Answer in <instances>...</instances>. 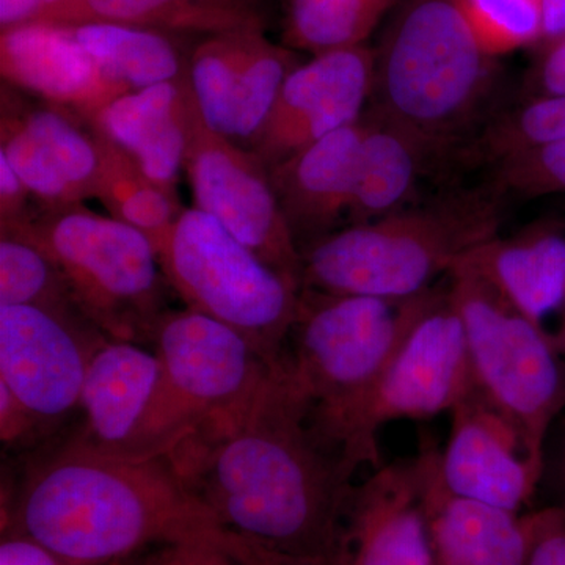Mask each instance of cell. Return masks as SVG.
I'll list each match as a JSON object with an SVG mask.
<instances>
[{
	"mask_svg": "<svg viewBox=\"0 0 565 565\" xmlns=\"http://www.w3.org/2000/svg\"><path fill=\"white\" fill-rule=\"evenodd\" d=\"M184 484L269 565H334L360 465L278 371L169 452Z\"/></svg>",
	"mask_w": 565,
	"mask_h": 565,
	"instance_id": "obj_1",
	"label": "cell"
},
{
	"mask_svg": "<svg viewBox=\"0 0 565 565\" xmlns=\"http://www.w3.org/2000/svg\"><path fill=\"white\" fill-rule=\"evenodd\" d=\"M7 527L73 565H110L173 546L269 565L221 525L169 456H109L73 438L29 465L10 501Z\"/></svg>",
	"mask_w": 565,
	"mask_h": 565,
	"instance_id": "obj_2",
	"label": "cell"
},
{
	"mask_svg": "<svg viewBox=\"0 0 565 565\" xmlns=\"http://www.w3.org/2000/svg\"><path fill=\"white\" fill-rule=\"evenodd\" d=\"M498 77L457 0H403L374 50L367 110L455 162L490 117Z\"/></svg>",
	"mask_w": 565,
	"mask_h": 565,
	"instance_id": "obj_3",
	"label": "cell"
},
{
	"mask_svg": "<svg viewBox=\"0 0 565 565\" xmlns=\"http://www.w3.org/2000/svg\"><path fill=\"white\" fill-rule=\"evenodd\" d=\"M435 288L403 300L300 289L277 371L360 467L370 463L360 441L364 407Z\"/></svg>",
	"mask_w": 565,
	"mask_h": 565,
	"instance_id": "obj_4",
	"label": "cell"
},
{
	"mask_svg": "<svg viewBox=\"0 0 565 565\" xmlns=\"http://www.w3.org/2000/svg\"><path fill=\"white\" fill-rule=\"evenodd\" d=\"M503 199L489 185L441 193L379 221L345 225L302 252V288L411 299L500 232Z\"/></svg>",
	"mask_w": 565,
	"mask_h": 565,
	"instance_id": "obj_5",
	"label": "cell"
},
{
	"mask_svg": "<svg viewBox=\"0 0 565 565\" xmlns=\"http://www.w3.org/2000/svg\"><path fill=\"white\" fill-rule=\"evenodd\" d=\"M0 232L21 234L50 256L81 313L107 340L152 344L172 288L139 230L76 204L39 210L32 221Z\"/></svg>",
	"mask_w": 565,
	"mask_h": 565,
	"instance_id": "obj_6",
	"label": "cell"
},
{
	"mask_svg": "<svg viewBox=\"0 0 565 565\" xmlns=\"http://www.w3.org/2000/svg\"><path fill=\"white\" fill-rule=\"evenodd\" d=\"M448 289L463 322L476 390L514 427L544 473L546 441L565 414V360L552 333L467 259L452 267Z\"/></svg>",
	"mask_w": 565,
	"mask_h": 565,
	"instance_id": "obj_7",
	"label": "cell"
},
{
	"mask_svg": "<svg viewBox=\"0 0 565 565\" xmlns=\"http://www.w3.org/2000/svg\"><path fill=\"white\" fill-rule=\"evenodd\" d=\"M158 258L185 307L232 327L278 370L299 286L199 207H185L158 248Z\"/></svg>",
	"mask_w": 565,
	"mask_h": 565,
	"instance_id": "obj_8",
	"label": "cell"
},
{
	"mask_svg": "<svg viewBox=\"0 0 565 565\" xmlns=\"http://www.w3.org/2000/svg\"><path fill=\"white\" fill-rule=\"evenodd\" d=\"M77 444L117 457L167 456L189 433L154 351L106 340L93 353L82 388Z\"/></svg>",
	"mask_w": 565,
	"mask_h": 565,
	"instance_id": "obj_9",
	"label": "cell"
},
{
	"mask_svg": "<svg viewBox=\"0 0 565 565\" xmlns=\"http://www.w3.org/2000/svg\"><path fill=\"white\" fill-rule=\"evenodd\" d=\"M475 388L463 322L445 277L364 407L360 441L370 465L381 467L377 433L384 424L451 414Z\"/></svg>",
	"mask_w": 565,
	"mask_h": 565,
	"instance_id": "obj_10",
	"label": "cell"
},
{
	"mask_svg": "<svg viewBox=\"0 0 565 565\" xmlns=\"http://www.w3.org/2000/svg\"><path fill=\"white\" fill-rule=\"evenodd\" d=\"M184 170L195 207L302 289V255L278 204L269 169L258 154L211 131L196 111Z\"/></svg>",
	"mask_w": 565,
	"mask_h": 565,
	"instance_id": "obj_11",
	"label": "cell"
},
{
	"mask_svg": "<svg viewBox=\"0 0 565 565\" xmlns=\"http://www.w3.org/2000/svg\"><path fill=\"white\" fill-rule=\"evenodd\" d=\"M152 348L192 430L243 407L275 371L243 334L188 307L163 315Z\"/></svg>",
	"mask_w": 565,
	"mask_h": 565,
	"instance_id": "obj_12",
	"label": "cell"
},
{
	"mask_svg": "<svg viewBox=\"0 0 565 565\" xmlns=\"http://www.w3.org/2000/svg\"><path fill=\"white\" fill-rule=\"evenodd\" d=\"M107 338L90 322L25 305H0V384L41 426L79 407L93 353Z\"/></svg>",
	"mask_w": 565,
	"mask_h": 565,
	"instance_id": "obj_13",
	"label": "cell"
},
{
	"mask_svg": "<svg viewBox=\"0 0 565 565\" xmlns=\"http://www.w3.org/2000/svg\"><path fill=\"white\" fill-rule=\"evenodd\" d=\"M0 156L28 185L40 210L95 199L99 150L90 122L3 82Z\"/></svg>",
	"mask_w": 565,
	"mask_h": 565,
	"instance_id": "obj_14",
	"label": "cell"
},
{
	"mask_svg": "<svg viewBox=\"0 0 565 565\" xmlns=\"http://www.w3.org/2000/svg\"><path fill=\"white\" fill-rule=\"evenodd\" d=\"M373 84L374 50L366 44L313 55L282 84L252 151L273 169L323 137L362 120Z\"/></svg>",
	"mask_w": 565,
	"mask_h": 565,
	"instance_id": "obj_15",
	"label": "cell"
},
{
	"mask_svg": "<svg viewBox=\"0 0 565 565\" xmlns=\"http://www.w3.org/2000/svg\"><path fill=\"white\" fill-rule=\"evenodd\" d=\"M334 565H434L418 457L381 465L353 486Z\"/></svg>",
	"mask_w": 565,
	"mask_h": 565,
	"instance_id": "obj_16",
	"label": "cell"
},
{
	"mask_svg": "<svg viewBox=\"0 0 565 565\" xmlns=\"http://www.w3.org/2000/svg\"><path fill=\"white\" fill-rule=\"evenodd\" d=\"M438 468L449 493L516 514L542 482L519 433L476 388L451 411Z\"/></svg>",
	"mask_w": 565,
	"mask_h": 565,
	"instance_id": "obj_17",
	"label": "cell"
},
{
	"mask_svg": "<svg viewBox=\"0 0 565 565\" xmlns=\"http://www.w3.org/2000/svg\"><path fill=\"white\" fill-rule=\"evenodd\" d=\"M0 73L3 84L40 102L92 118L128 93L85 50L68 24L31 22L0 33Z\"/></svg>",
	"mask_w": 565,
	"mask_h": 565,
	"instance_id": "obj_18",
	"label": "cell"
},
{
	"mask_svg": "<svg viewBox=\"0 0 565 565\" xmlns=\"http://www.w3.org/2000/svg\"><path fill=\"white\" fill-rule=\"evenodd\" d=\"M366 125L353 122L269 169L300 255L348 223Z\"/></svg>",
	"mask_w": 565,
	"mask_h": 565,
	"instance_id": "obj_19",
	"label": "cell"
},
{
	"mask_svg": "<svg viewBox=\"0 0 565 565\" xmlns=\"http://www.w3.org/2000/svg\"><path fill=\"white\" fill-rule=\"evenodd\" d=\"M189 77L118 96L90 125L167 191L177 192L196 117Z\"/></svg>",
	"mask_w": 565,
	"mask_h": 565,
	"instance_id": "obj_20",
	"label": "cell"
},
{
	"mask_svg": "<svg viewBox=\"0 0 565 565\" xmlns=\"http://www.w3.org/2000/svg\"><path fill=\"white\" fill-rule=\"evenodd\" d=\"M416 457L433 535L434 565H526L527 514L463 500L440 478V449L423 438Z\"/></svg>",
	"mask_w": 565,
	"mask_h": 565,
	"instance_id": "obj_21",
	"label": "cell"
},
{
	"mask_svg": "<svg viewBox=\"0 0 565 565\" xmlns=\"http://www.w3.org/2000/svg\"><path fill=\"white\" fill-rule=\"evenodd\" d=\"M467 259L527 319L545 327L565 300V232L534 223L511 236H497L468 253Z\"/></svg>",
	"mask_w": 565,
	"mask_h": 565,
	"instance_id": "obj_22",
	"label": "cell"
},
{
	"mask_svg": "<svg viewBox=\"0 0 565 565\" xmlns=\"http://www.w3.org/2000/svg\"><path fill=\"white\" fill-rule=\"evenodd\" d=\"M364 139L348 225H360L415 206L419 181L444 159L414 134L373 111L363 114Z\"/></svg>",
	"mask_w": 565,
	"mask_h": 565,
	"instance_id": "obj_23",
	"label": "cell"
},
{
	"mask_svg": "<svg viewBox=\"0 0 565 565\" xmlns=\"http://www.w3.org/2000/svg\"><path fill=\"white\" fill-rule=\"evenodd\" d=\"M55 24L115 22L185 36L267 29L264 0H71Z\"/></svg>",
	"mask_w": 565,
	"mask_h": 565,
	"instance_id": "obj_24",
	"label": "cell"
},
{
	"mask_svg": "<svg viewBox=\"0 0 565 565\" xmlns=\"http://www.w3.org/2000/svg\"><path fill=\"white\" fill-rule=\"evenodd\" d=\"M82 46L128 92L189 77L193 46L189 36L115 24H68Z\"/></svg>",
	"mask_w": 565,
	"mask_h": 565,
	"instance_id": "obj_25",
	"label": "cell"
},
{
	"mask_svg": "<svg viewBox=\"0 0 565 565\" xmlns=\"http://www.w3.org/2000/svg\"><path fill=\"white\" fill-rule=\"evenodd\" d=\"M95 134L99 150L95 199L110 217L143 233L158 252L185 210L178 192L167 191L152 181L121 148Z\"/></svg>",
	"mask_w": 565,
	"mask_h": 565,
	"instance_id": "obj_26",
	"label": "cell"
},
{
	"mask_svg": "<svg viewBox=\"0 0 565 565\" xmlns=\"http://www.w3.org/2000/svg\"><path fill=\"white\" fill-rule=\"evenodd\" d=\"M300 63L299 52L282 43H273L264 29L245 32L243 57L234 77L232 125L226 139L253 150L273 114L282 84Z\"/></svg>",
	"mask_w": 565,
	"mask_h": 565,
	"instance_id": "obj_27",
	"label": "cell"
},
{
	"mask_svg": "<svg viewBox=\"0 0 565 565\" xmlns=\"http://www.w3.org/2000/svg\"><path fill=\"white\" fill-rule=\"evenodd\" d=\"M403 0H285L281 41L311 55L364 44Z\"/></svg>",
	"mask_w": 565,
	"mask_h": 565,
	"instance_id": "obj_28",
	"label": "cell"
},
{
	"mask_svg": "<svg viewBox=\"0 0 565 565\" xmlns=\"http://www.w3.org/2000/svg\"><path fill=\"white\" fill-rule=\"evenodd\" d=\"M0 305L43 308L87 321L55 263L18 233L0 232Z\"/></svg>",
	"mask_w": 565,
	"mask_h": 565,
	"instance_id": "obj_29",
	"label": "cell"
},
{
	"mask_svg": "<svg viewBox=\"0 0 565 565\" xmlns=\"http://www.w3.org/2000/svg\"><path fill=\"white\" fill-rule=\"evenodd\" d=\"M457 3L490 57L541 43L542 0H457Z\"/></svg>",
	"mask_w": 565,
	"mask_h": 565,
	"instance_id": "obj_30",
	"label": "cell"
},
{
	"mask_svg": "<svg viewBox=\"0 0 565 565\" xmlns=\"http://www.w3.org/2000/svg\"><path fill=\"white\" fill-rule=\"evenodd\" d=\"M501 199L565 193V139L512 152L489 166V182Z\"/></svg>",
	"mask_w": 565,
	"mask_h": 565,
	"instance_id": "obj_31",
	"label": "cell"
},
{
	"mask_svg": "<svg viewBox=\"0 0 565 565\" xmlns=\"http://www.w3.org/2000/svg\"><path fill=\"white\" fill-rule=\"evenodd\" d=\"M530 550L526 565H565V512L546 505L527 512Z\"/></svg>",
	"mask_w": 565,
	"mask_h": 565,
	"instance_id": "obj_32",
	"label": "cell"
},
{
	"mask_svg": "<svg viewBox=\"0 0 565 565\" xmlns=\"http://www.w3.org/2000/svg\"><path fill=\"white\" fill-rule=\"evenodd\" d=\"M32 202L35 199L28 185L0 156V230L14 228L32 221L36 215Z\"/></svg>",
	"mask_w": 565,
	"mask_h": 565,
	"instance_id": "obj_33",
	"label": "cell"
},
{
	"mask_svg": "<svg viewBox=\"0 0 565 565\" xmlns=\"http://www.w3.org/2000/svg\"><path fill=\"white\" fill-rule=\"evenodd\" d=\"M526 98L565 93V35L552 46L539 51V61L527 74Z\"/></svg>",
	"mask_w": 565,
	"mask_h": 565,
	"instance_id": "obj_34",
	"label": "cell"
},
{
	"mask_svg": "<svg viewBox=\"0 0 565 565\" xmlns=\"http://www.w3.org/2000/svg\"><path fill=\"white\" fill-rule=\"evenodd\" d=\"M39 419L35 418L9 392L7 386L0 384V437L7 446H20L31 440L33 434L41 429Z\"/></svg>",
	"mask_w": 565,
	"mask_h": 565,
	"instance_id": "obj_35",
	"label": "cell"
},
{
	"mask_svg": "<svg viewBox=\"0 0 565 565\" xmlns=\"http://www.w3.org/2000/svg\"><path fill=\"white\" fill-rule=\"evenodd\" d=\"M71 0H0V31L31 24L54 22Z\"/></svg>",
	"mask_w": 565,
	"mask_h": 565,
	"instance_id": "obj_36",
	"label": "cell"
},
{
	"mask_svg": "<svg viewBox=\"0 0 565 565\" xmlns=\"http://www.w3.org/2000/svg\"><path fill=\"white\" fill-rule=\"evenodd\" d=\"M0 565H73L28 535L9 531L0 544Z\"/></svg>",
	"mask_w": 565,
	"mask_h": 565,
	"instance_id": "obj_37",
	"label": "cell"
},
{
	"mask_svg": "<svg viewBox=\"0 0 565 565\" xmlns=\"http://www.w3.org/2000/svg\"><path fill=\"white\" fill-rule=\"evenodd\" d=\"M552 434L553 440L548 438L546 441L542 482L548 486L555 498V504L552 505L565 512V414L555 424Z\"/></svg>",
	"mask_w": 565,
	"mask_h": 565,
	"instance_id": "obj_38",
	"label": "cell"
},
{
	"mask_svg": "<svg viewBox=\"0 0 565 565\" xmlns=\"http://www.w3.org/2000/svg\"><path fill=\"white\" fill-rule=\"evenodd\" d=\"M169 565H243L217 550L200 548V546H173L167 548Z\"/></svg>",
	"mask_w": 565,
	"mask_h": 565,
	"instance_id": "obj_39",
	"label": "cell"
},
{
	"mask_svg": "<svg viewBox=\"0 0 565 565\" xmlns=\"http://www.w3.org/2000/svg\"><path fill=\"white\" fill-rule=\"evenodd\" d=\"M565 35V0H542V40L539 51Z\"/></svg>",
	"mask_w": 565,
	"mask_h": 565,
	"instance_id": "obj_40",
	"label": "cell"
},
{
	"mask_svg": "<svg viewBox=\"0 0 565 565\" xmlns=\"http://www.w3.org/2000/svg\"><path fill=\"white\" fill-rule=\"evenodd\" d=\"M553 341H555L557 351H559L561 355L565 360V300L563 305V310H561L559 322H557V327L555 332L552 333Z\"/></svg>",
	"mask_w": 565,
	"mask_h": 565,
	"instance_id": "obj_41",
	"label": "cell"
},
{
	"mask_svg": "<svg viewBox=\"0 0 565 565\" xmlns=\"http://www.w3.org/2000/svg\"><path fill=\"white\" fill-rule=\"evenodd\" d=\"M158 552L159 550H156V552L141 553V555L128 557V559L117 561V563L110 565H152V563H154L156 555H158Z\"/></svg>",
	"mask_w": 565,
	"mask_h": 565,
	"instance_id": "obj_42",
	"label": "cell"
},
{
	"mask_svg": "<svg viewBox=\"0 0 565 565\" xmlns=\"http://www.w3.org/2000/svg\"><path fill=\"white\" fill-rule=\"evenodd\" d=\"M152 565H169L167 563V548L159 550L158 555L154 557V563Z\"/></svg>",
	"mask_w": 565,
	"mask_h": 565,
	"instance_id": "obj_43",
	"label": "cell"
}]
</instances>
